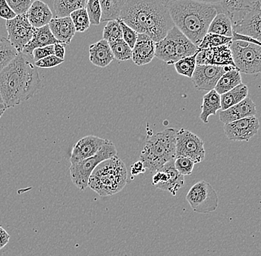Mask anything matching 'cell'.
Segmentation results:
<instances>
[{
  "instance_id": "obj_45",
  "label": "cell",
  "mask_w": 261,
  "mask_h": 256,
  "mask_svg": "<svg viewBox=\"0 0 261 256\" xmlns=\"http://www.w3.org/2000/svg\"><path fill=\"white\" fill-rule=\"evenodd\" d=\"M231 41H242V42H247L249 43L255 44V45H261L260 41L253 39L252 37L248 36L243 35V34H238V33L232 32V37Z\"/></svg>"
},
{
  "instance_id": "obj_30",
  "label": "cell",
  "mask_w": 261,
  "mask_h": 256,
  "mask_svg": "<svg viewBox=\"0 0 261 256\" xmlns=\"http://www.w3.org/2000/svg\"><path fill=\"white\" fill-rule=\"evenodd\" d=\"M232 25L229 16L223 13H217L208 26V32L223 37H232Z\"/></svg>"
},
{
  "instance_id": "obj_43",
  "label": "cell",
  "mask_w": 261,
  "mask_h": 256,
  "mask_svg": "<svg viewBox=\"0 0 261 256\" xmlns=\"http://www.w3.org/2000/svg\"><path fill=\"white\" fill-rule=\"evenodd\" d=\"M54 54H55L54 45H47V46L42 47V48H38L35 49L33 51V61L36 63V62L39 61V60H42V59L45 58V57Z\"/></svg>"
},
{
  "instance_id": "obj_5",
  "label": "cell",
  "mask_w": 261,
  "mask_h": 256,
  "mask_svg": "<svg viewBox=\"0 0 261 256\" xmlns=\"http://www.w3.org/2000/svg\"><path fill=\"white\" fill-rule=\"evenodd\" d=\"M176 133L175 129L167 128L147 137L140 154L145 168L155 173L168 161L175 159Z\"/></svg>"
},
{
  "instance_id": "obj_15",
  "label": "cell",
  "mask_w": 261,
  "mask_h": 256,
  "mask_svg": "<svg viewBox=\"0 0 261 256\" xmlns=\"http://www.w3.org/2000/svg\"><path fill=\"white\" fill-rule=\"evenodd\" d=\"M231 42L214 48L199 49L196 56L197 65H217L236 67L230 50Z\"/></svg>"
},
{
  "instance_id": "obj_49",
  "label": "cell",
  "mask_w": 261,
  "mask_h": 256,
  "mask_svg": "<svg viewBox=\"0 0 261 256\" xmlns=\"http://www.w3.org/2000/svg\"><path fill=\"white\" fill-rule=\"evenodd\" d=\"M195 1L200 2V3H207V4L215 5L220 3L222 0H195Z\"/></svg>"
},
{
  "instance_id": "obj_20",
  "label": "cell",
  "mask_w": 261,
  "mask_h": 256,
  "mask_svg": "<svg viewBox=\"0 0 261 256\" xmlns=\"http://www.w3.org/2000/svg\"><path fill=\"white\" fill-rule=\"evenodd\" d=\"M56 43L57 41L50 32L48 24L38 29L35 27L32 38L24 47L22 53L25 56H32L33 51L35 49Z\"/></svg>"
},
{
  "instance_id": "obj_17",
  "label": "cell",
  "mask_w": 261,
  "mask_h": 256,
  "mask_svg": "<svg viewBox=\"0 0 261 256\" xmlns=\"http://www.w3.org/2000/svg\"><path fill=\"white\" fill-rule=\"evenodd\" d=\"M155 57V42L145 34H138L132 48V60L138 66L148 65Z\"/></svg>"
},
{
  "instance_id": "obj_38",
  "label": "cell",
  "mask_w": 261,
  "mask_h": 256,
  "mask_svg": "<svg viewBox=\"0 0 261 256\" xmlns=\"http://www.w3.org/2000/svg\"><path fill=\"white\" fill-rule=\"evenodd\" d=\"M86 9L89 14L90 22L94 25L100 24L101 8L99 0H86Z\"/></svg>"
},
{
  "instance_id": "obj_44",
  "label": "cell",
  "mask_w": 261,
  "mask_h": 256,
  "mask_svg": "<svg viewBox=\"0 0 261 256\" xmlns=\"http://www.w3.org/2000/svg\"><path fill=\"white\" fill-rule=\"evenodd\" d=\"M16 16L14 11L8 6L7 1L0 0V17L2 19H6V20H9V19L15 17Z\"/></svg>"
},
{
  "instance_id": "obj_11",
  "label": "cell",
  "mask_w": 261,
  "mask_h": 256,
  "mask_svg": "<svg viewBox=\"0 0 261 256\" xmlns=\"http://www.w3.org/2000/svg\"><path fill=\"white\" fill-rule=\"evenodd\" d=\"M8 40L18 53H22L26 44L32 38L35 27H33L26 14L6 20Z\"/></svg>"
},
{
  "instance_id": "obj_51",
  "label": "cell",
  "mask_w": 261,
  "mask_h": 256,
  "mask_svg": "<svg viewBox=\"0 0 261 256\" xmlns=\"http://www.w3.org/2000/svg\"><path fill=\"white\" fill-rule=\"evenodd\" d=\"M0 107H2V108H6L4 102H3V99H2L1 95H0Z\"/></svg>"
},
{
  "instance_id": "obj_31",
  "label": "cell",
  "mask_w": 261,
  "mask_h": 256,
  "mask_svg": "<svg viewBox=\"0 0 261 256\" xmlns=\"http://www.w3.org/2000/svg\"><path fill=\"white\" fill-rule=\"evenodd\" d=\"M86 0H55V8L56 17H67L73 11L86 8Z\"/></svg>"
},
{
  "instance_id": "obj_18",
  "label": "cell",
  "mask_w": 261,
  "mask_h": 256,
  "mask_svg": "<svg viewBox=\"0 0 261 256\" xmlns=\"http://www.w3.org/2000/svg\"><path fill=\"white\" fill-rule=\"evenodd\" d=\"M256 104L249 98L246 97L239 103L234 104L224 110H220L219 119L223 124L256 115Z\"/></svg>"
},
{
  "instance_id": "obj_36",
  "label": "cell",
  "mask_w": 261,
  "mask_h": 256,
  "mask_svg": "<svg viewBox=\"0 0 261 256\" xmlns=\"http://www.w3.org/2000/svg\"><path fill=\"white\" fill-rule=\"evenodd\" d=\"M102 39L107 41L108 42L122 39L121 26L118 19L107 22L102 32Z\"/></svg>"
},
{
  "instance_id": "obj_42",
  "label": "cell",
  "mask_w": 261,
  "mask_h": 256,
  "mask_svg": "<svg viewBox=\"0 0 261 256\" xmlns=\"http://www.w3.org/2000/svg\"><path fill=\"white\" fill-rule=\"evenodd\" d=\"M63 63H64V60L58 58L55 55H50L34 63V65L40 68H51L61 65Z\"/></svg>"
},
{
  "instance_id": "obj_9",
  "label": "cell",
  "mask_w": 261,
  "mask_h": 256,
  "mask_svg": "<svg viewBox=\"0 0 261 256\" xmlns=\"http://www.w3.org/2000/svg\"><path fill=\"white\" fill-rule=\"evenodd\" d=\"M204 143L200 137L184 128L176 133L175 156H184L192 159L195 164L202 162L205 159Z\"/></svg>"
},
{
  "instance_id": "obj_23",
  "label": "cell",
  "mask_w": 261,
  "mask_h": 256,
  "mask_svg": "<svg viewBox=\"0 0 261 256\" xmlns=\"http://www.w3.org/2000/svg\"><path fill=\"white\" fill-rule=\"evenodd\" d=\"M251 3L252 0H222L213 6L217 13H223L229 16L232 24L241 19L245 9Z\"/></svg>"
},
{
  "instance_id": "obj_48",
  "label": "cell",
  "mask_w": 261,
  "mask_h": 256,
  "mask_svg": "<svg viewBox=\"0 0 261 256\" xmlns=\"http://www.w3.org/2000/svg\"><path fill=\"white\" fill-rule=\"evenodd\" d=\"M65 46L66 45H64V44L57 43L55 44L54 45V52H55V56L58 57V58L62 59V60H64L65 56Z\"/></svg>"
},
{
  "instance_id": "obj_4",
  "label": "cell",
  "mask_w": 261,
  "mask_h": 256,
  "mask_svg": "<svg viewBox=\"0 0 261 256\" xmlns=\"http://www.w3.org/2000/svg\"><path fill=\"white\" fill-rule=\"evenodd\" d=\"M127 182L126 167L123 161L115 156L97 166L90 176L88 187L100 196H109L121 191Z\"/></svg>"
},
{
  "instance_id": "obj_19",
  "label": "cell",
  "mask_w": 261,
  "mask_h": 256,
  "mask_svg": "<svg viewBox=\"0 0 261 256\" xmlns=\"http://www.w3.org/2000/svg\"><path fill=\"white\" fill-rule=\"evenodd\" d=\"M48 26L57 42L65 45L71 43L76 30L70 16L53 18Z\"/></svg>"
},
{
  "instance_id": "obj_3",
  "label": "cell",
  "mask_w": 261,
  "mask_h": 256,
  "mask_svg": "<svg viewBox=\"0 0 261 256\" xmlns=\"http://www.w3.org/2000/svg\"><path fill=\"white\" fill-rule=\"evenodd\" d=\"M167 8L174 26L198 48L216 16L215 6L195 0H176Z\"/></svg>"
},
{
  "instance_id": "obj_8",
  "label": "cell",
  "mask_w": 261,
  "mask_h": 256,
  "mask_svg": "<svg viewBox=\"0 0 261 256\" xmlns=\"http://www.w3.org/2000/svg\"><path fill=\"white\" fill-rule=\"evenodd\" d=\"M186 198L194 211L203 214L215 211L219 205L218 193L211 184L205 181L194 184Z\"/></svg>"
},
{
  "instance_id": "obj_39",
  "label": "cell",
  "mask_w": 261,
  "mask_h": 256,
  "mask_svg": "<svg viewBox=\"0 0 261 256\" xmlns=\"http://www.w3.org/2000/svg\"><path fill=\"white\" fill-rule=\"evenodd\" d=\"M195 163L192 159L184 156H177L174 159V167L182 176H189L192 174Z\"/></svg>"
},
{
  "instance_id": "obj_1",
  "label": "cell",
  "mask_w": 261,
  "mask_h": 256,
  "mask_svg": "<svg viewBox=\"0 0 261 256\" xmlns=\"http://www.w3.org/2000/svg\"><path fill=\"white\" fill-rule=\"evenodd\" d=\"M40 86V75L35 65L22 53L0 73V95L6 109L30 99Z\"/></svg>"
},
{
  "instance_id": "obj_14",
  "label": "cell",
  "mask_w": 261,
  "mask_h": 256,
  "mask_svg": "<svg viewBox=\"0 0 261 256\" xmlns=\"http://www.w3.org/2000/svg\"><path fill=\"white\" fill-rule=\"evenodd\" d=\"M260 122L258 119L253 117L225 124L223 127L225 135L231 141H248L258 133Z\"/></svg>"
},
{
  "instance_id": "obj_21",
  "label": "cell",
  "mask_w": 261,
  "mask_h": 256,
  "mask_svg": "<svg viewBox=\"0 0 261 256\" xmlns=\"http://www.w3.org/2000/svg\"><path fill=\"white\" fill-rule=\"evenodd\" d=\"M90 62L99 68H106L111 64L114 60L110 45L107 41H98L89 47Z\"/></svg>"
},
{
  "instance_id": "obj_13",
  "label": "cell",
  "mask_w": 261,
  "mask_h": 256,
  "mask_svg": "<svg viewBox=\"0 0 261 256\" xmlns=\"http://www.w3.org/2000/svg\"><path fill=\"white\" fill-rule=\"evenodd\" d=\"M234 68H236V67L231 66V65L217 66V65H197L195 72L191 79L194 86L197 90L210 91L215 89L217 82L223 73Z\"/></svg>"
},
{
  "instance_id": "obj_27",
  "label": "cell",
  "mask_w": 261,
  "mask_h": 256,
  "mask_svg": "<svg viewBox=\"0 0 261 256\" xmlns=\"http://www.w3.org/2000/svg\"><path fill=\"white\" fill-rule=\"evenodd\" d=\"M128 0H99L101 8L100 22L117 20Z\"/></svg>"
},
{
  "instance_id": "obj_52",
  "label": "cell",
  "mask_w": 261,
  "mask_h": 256,
  "mask_svg": "<svg viewBox=\"0 0 261 256\" xmlns=\"http://www.w3.org/2000/svg\"><path fill=\"white\" fill-rule=\"evenodd\" d=\"M7 110L6 108H2V107H0V118H1L2 116L4 114V112H6V110Z\"/></svg>"
},
{
  "instance_id": "obj_46",
  "label": "cell",
  "mask_w": 261,
  "mask_h": 256,
  "mask_svg": "<svg viewBox=\"0 0 261 256\" xmlns=\"http://www.w3.org/2000/svg\"><path fill=\"white\" fill-rule=\"evenodd\" d=\"M146 169L143 161H138L130 167V174L132 176H138L140 174H144L146 172Z\"/></svg>"
},
{
  "instance_id": "obj_28",
  "label": "cell",
  "mask_w": 261,
  "mask_h": 256,
  "mask_svg": "<svg viewBox=\"0 0 261 256\" xmlns=\"http://www.w3.org/2000/svg\"><path fill=\"white\" fill-rule=\"evenodd\" d=\"M249 94V88L241 83L239 86L230 90L228 92L220 95V105L221 110H226L228 107L239 103L241 101L246 99Z\"/></svg>"
},
{
  "instance_id": "obj_26",
  "label": "cell",
  "mask_w": 261,
  "mask_h": 256,
  "mask_svg": "<svg viewBox=\"0 0 261 256\" xmlns=\"http://www.w3.org/2000/svg\"><path fill=\"white\" fill-rule=\"evenodd\" d=\"M220 109V95L215 89L211 90L203 96L202 111L200 115V120L203 123H208L210 116L215 115Z\"/></svg>"
},
{
  "instance_id": "obj_50",
  "label": "cell",
  "mask_w": 261,
  "mask_h": 256,
  "mask_svg": "<svg viewBox=\"0 0 261 256\" xmlns=\"http://www.w3.org/2000/svg\"><path fill=\"white\" fill-rule=\"evenodd\" d=\"M160 1H161L163 5H165V6H168L169 4H170L171 3H172V2L174 1H176V0H160Z\"/></svg>"
},
{
  "instance_id": "obj_7",
  "label": "cell",
  "mask_w": 261,
  "mask_h": 256,
  "mask_svg": "<svg viewBox=\"0 0 261 256\" xmlns=\"http://www.w3.org/2000/svg\"><path fill=\"white\" fill-rule=\"evenodd\" d=\"M230 50L239 72L256 74L261 71L260 45L242 41H231Z\"/></svg>"
},
{
  "instance_id": "obj_47",
  "label": "cell",
  "mask_w": 261,
  "mask_h": 256,
  "mask_svg": "<svg viewBox=\"0 0 261 256\" xmlns=\"http://www.w3.org/2000/svg\"><path fill=\"white\" fill-rule=\"evenodd\" d=\"M9 233L0 225V249L4 248L10 241Z\"/></svg>"
},
{
  "instance_id": "obj_6",
  "label": "cell",
  "mask_w": 261,
  "mask_h": 256,
  "mask_svg": "<svg viewBox=\"0 0 261 256\" xmlns=\"http://www.w3.org/2000/svg\"><path fill=\"white\" fill-rule=\"evenodd\" d=\"M115 156H117V148L113 143L108 140L94 156L71 164L70 174L73 184L79 190H86L89 184L90 176L97 166Z\"/></svg>"
},
{
  "instance_id": "obj_22",
  "label": "cell",
  "mask_w": 261,
  "mask_h": 256,
  "mask_svg": "<svg viewBox=\"0 0 261 256\" xmlns=\"http://www.w3.org/2000/svg\"><path fill=\"white\" fill-rule=\"evenodd\" d=\"M29 22L34 27H43L53 19V14L48 5L41 0H36L26 13Z\"/></svg>"
},
{
  "instance_id": "obj_32",
  "label": "cell",
  "mask_w": 261,
  "mask_h": 256,
  "mask_svg": "<svg viewBox=\"0 0 261 256\" xmlns=\"http://www.w3.org/2000/svg\"><path fill=\"white\" fill-rule=\"evenodd\" d=\"M19 53L7 38L0 37V73Z\"/></svg>"
},
{
  "instance_id": "obj_2",
  "label": "cell",
  "mask_w": 261,
  "mask_h": 256,
  "mask_svg": "<svg viewBox=\"0 0 261 256\" xmlns=\"http://www.w3.org/2000/svg\"><path fill=\"white\" fill-rule=\"evenodd\" d=\"M119 19L154 42L163 40L174 26L167 6L160 0H128Z\"/></svg>"
},
{
  "instance_id": "obj_12",
  "label": "cell",
  "mask_w": 261,
  "mask_h": 256,
  "mask_svg": "<svg viewBox=\"0 0 261 256\" xmlns=\"http://www.w3.org/2000/svg\"><path fill=\"white\" fill-rule=\"evenodd\" d=\"M185 184L184 176L174 167V159L168 161L163 167L154 173L152 185L158 189L170 192L173 195Z\"/></svg>"
},
{
  "instance_id": "obj_24",
  "label": "cell",
  "mask_w": 261,
  "mask_h": 256,
  "mask_svg": "<svg viewBox=\"0 0 261 256\" xmlns=\"http://www.w3.org/2000/svg\"><path fill=\"white\" fill-rule=\"evenodd\" d=\"M155 57L162 60L168 65L174 64L177 61L175 44L170 31L167 33L163 40L155 42Z\"/></svg>"
},
{
  "instance_id": "obj_40",
  "label": "cell",
  "mask_w": 261,
  "mask_h": 256,
  "mask_svg": "<svg viewBox=\"0 0 261 256\" xmlns=\"http://www.w3.org/2000/svg\"><path fill=\"white\" fill-rule=\"evenodd\" d=\"M122 32V40L125 41L130 48H133L138 40V33L127 25L121 19H118Z\"/></svg>"
},
{
  "instance_id": "obj_16",
  "label": "cell",
  "mask_w": 261,
  "mask_h": 256,
  "mask_svg": "<svg viewBox=\"0 0 261 256\" xmlns=\"http://www.w3.org/2000/svg\"><path fill=\"white\" fill-rule=\"evenodd\" d=\"M107 141L93 135L83 137L73 145L70 161L73 164L94 156Z\"/></svg>"
},
{
  "instance_id": "obj_25",
  "label": "cell",
  "mask_w": 261,
  "mask_h": 256,
  "mask_svg": "<svg viewBox=\"0 0 261 256\" xmlns=\"http://www.w3.org/2000/svg\"><path fill=\"white\" fill-rule=\"evenodd\" d=\"M170 32L175 44L176 56L177 60L184 57L192 56L198 51V48L192 43L175 26L171 29Z\"/></svg>"
},
{
  "instance_id": "obj_35",
  "label": "cell",
  "mask_w": 261,
  "mask_h": 256,
  "mask_svg": "<svg viewBox=\"0 0 261 256\" xmlns=\"http://www.w3.org/2000/svg\"><path fill=\"white\" fill-rule=\"evenodd\" d=\"M76 32H85L89 29L90 22L89 14L86 8L76 10L70 14Z\"/></svg>"
},
{
  "instance_id": "obj_41",
  "label": "cell",
  "mask_w": 261,
  "mask_h": 256,
  "mask_svg": "<svg viewBox=\"0 0 261 256\" xmlns=\"http://www.w3.org/2000/svg\"><path fill=\"white\" fill-rule=\"evenodd\" d=\"M6 1L14 14L17 16L26 14L34 0H6Z\"/></svg>"
},
{
  "instance_id": "obj_33",
  "label": "cell",
  "mask_w": 261,
  "mask_h": 256,
  "mask_svg": "<svg viewBox=\"0 0 261 256\" xmlns=\"http://www.w3.org/2000/svg\"><path fill=\"white\" fill-rule=\"evenodd\" d=\"M109 43L115 60L118 61H127L132 59V49L122 39Z\"/></svg>"
},
{
  "instance_id": "obj_10",
  "label": "cell",
  "mask_w": 261,
  "mask_h": 256,
  "mask_svg": "<svg viewBox=\"0 0 261 256\" xmlns=\"http://www.w3.org/2000/svg\"><path fill=\"white\" fill-rule=\"evenodd\" d=\"M261 8L259 0L252 2L245 9L241 19L231 24L232 32L261 40Z\"/></svg>"
},
{
  "instance_id": "obj_34",
  "label": "cell",
  "mask_w": 261,
  "mask_h": 256,
  "mask_svg": "<svg viewBox=\"0 0 261 256\" xmlns=\"http://www.w3.org/2000/svg\"><path fill=\"white\" fill-rule=\"evenodd\" d=\"M197 53L192 56L184 57L177 60L174 63V68L176 71L181 76H187L188 78H192V75L195 72L196 63V56Z\"/></svg>"
},
{
  "instance_id": "obj_29",
  "label": "cell",
  "mask_w": 261,
  "mask_h": 256,
  "mask_svg": "<svg viewBox=\"0 0 261 256\" xmlns=\"http://www.w3.org/2000/svg\"><path fill=\"white\" fill-rule=\"evenodd\" d=\"M242 83L241 72L236 68L226 71L222 75L215 86V90L219 95L228 92Z\"/></svg>"
},
{
  "instance_id": "obj_37",
  "label": "cell",
  "mask_w": 261,
  "mask_h": 256,
  "mask_svg": "<svg viewBox=\"0 0 261 256\" xmlns=\"http://www.w3.org/2000/svg\"><path fill=\"white\" fill-rule=\"evenodd\" d=\"M231 42V37H223L218 34L207 33L203 37L201 43L199 45V49L214 48V47L226 45Z\"/></svg>"
}]
</instances>
